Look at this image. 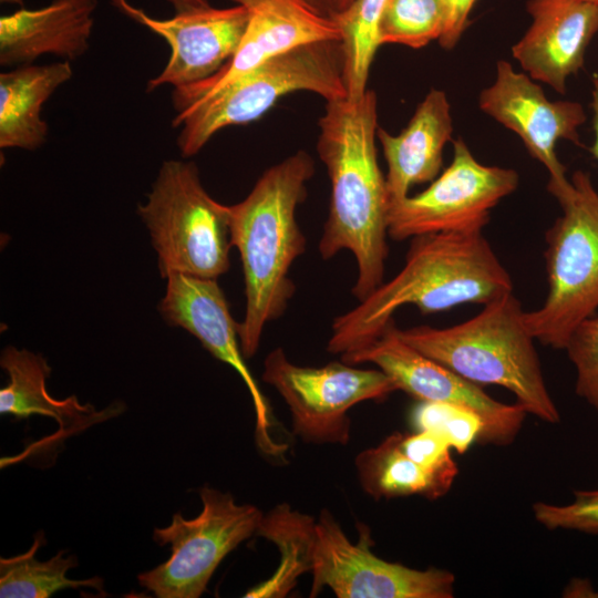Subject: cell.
<instances>
[{
    "mask_svg": "<svg viewBox=\"0 0 598 598\" xmlns=\"http://www.w3.org/2000/svg\"><path fill=\"white\" fill-rule=\"evenodd\" d=\"M324 2L327 12L330 16H334L348 9L349 6L353 2V0H324Z\"/></svg>",
    "mask_w": 598,
    "mask_h": 598,
    "instance_id": "e575fe53",
    "label": "cell"
},
{
    "mask_svg": "<svg viewBox=\"0 0 598 598\" xmlns=\"http://www.w3.org/2000/svg\"><path fill=\"white\" fill-rule=\"evenodd\" d=\"M316 93L327 101L348 96L341 40L296 47L258 65L214 95L176 114L177 145L184 157L197 154L220 130L262 116L280 97Z\"/></svg>",
    "mask_w": 598,
    "mask_h": 598,
    "instance_id": "8992f818",
    "label": "cell"
},
{
    "mask_svg": "<svg viewBox=\"0 0 598 598\" xmlns=\"http://www.w3.org/2000/svg\"><path fill=\"white\" fill-rule=\"evenodd\" d=\"M137 214L150 231L163 278L216 279L229 269V206L203 186L195 163L165 161Z\"/></svg>",
    "mask_w": 598,
    "mask_h": 598,
    "instance_id": "52a82bcc",
    "label": "cell"
},
{
    "mask_svg": "<svg viewBox=\"0 0 598 598\" xmlns=\"http://www.w3.org/2000/svg\"><path fill=\"white\" fill-rule=\"evenodd\" d=\"M473 318L447 328L419 326L399 336L422 354L475 384L511 391L527 413L551 424L560 413L546 386L536 341L514 292L485 305Z\"/></svg>",
    "mask_w": 598,
    "mask_h": 598,
    "instance_id": "277c9868",
    "label": "cell"
},
{
    "mask_svg": "<svg viewBox=\"0 0 598 598\" xmlns=\"http://www.w3.org/2000/svg\"><path fill=\"white\" fill-rule=\"evenodd\" d=\"M262 380L286 402L296 435L315 444H347L351 433L349 410L398 391L380 369H359L343 361L301 367L288 360L282 348L266 357Z\"/></svg>",
    "mask_w": 598,
    "mask_h": 598,
    "instance_id": "9c48e42d",
    "label": "cell"
},
{
    "mask_svg": "<svg viewBox=\"0 0 598 598\" xmlns=\"http://www.w3.org/2000/svg\"><path fill=\"white\" fill-rule=\"evenodd\" d=\"M398 437L400 447L411 460L452 487L458 468L452 457V447L444 437L425 430L398 432Z\"/></svg>",
    "mask_w": 598,
    "mask_h": 598,
    "instance_id": "f546056e",
    "label": "cell"
},
{
    "mask_svg": "<svg viewBox=\"0 0 598 598\" xmlns=\"http://www.w3.org/2000/svg\"><path fill=\"white\" fill-rule=\"evenodd\" d=\"M166 279V292L158 307L163 319L196 337L209 353L240 375L254 403L259 448L271 456L282 455L286 445L277 443L272 436L274 423L267 400L246 365L238 323L217 280L183 274Z\"/></svg>",
    "mask_w": 598,
    "mask_h": 598,
    "instance_id": "2e32d148",
    "label": "cell"
},
{
    "mask_svg": "<svg viewBox=\"0 0 598 598\" xmlns=\"http://www.w3.org/2000/svg\"><path fill=\"white\" fill-rule=\"evenodd\" d=\"M532 23L512 55L533 80L565 94L567 80L585 64L598 32V3L588 0H528Z\"/></svg>",
    "mask_w": 598,
    "mask_h": 598,
    "instance_id": "e0dca14e",
    "label": "cell"
},
{
    "mask_svg": "<svg viewBox=\"0 0 598 598\" xmlns=\"http://www.w3.org/2000/svg\"><path fill=\"white\" fill-rule=\"evenodd\" d=\"M176 13L187 12L210 7L208 0H168Z\"/></svg>",
    "mask_w": 598,
    "mask_h": 598,
    "instance_id": "836d02e7",
    "label": "cell"
},
{
    "mask_svg": "<svg viewBox=\"0 0 598 598\" xmlns=\"http://www.w3.org/2000/svg\"><path fill=\"white\" fill-rule=\"evenodd\" d=\"M588 1H591V2H596V3H598V0H588Z\"/></svg>",
    "mask_w": 598,
    "mask_h": 598,
    "instance_id": "8d00e7d4",
    "label": "cell"
},
{
    "mask_svg": "<svg viewBox=\"0 0 598 598\" xmlns=\"http://www.w3.org/2000/svg\"><path fill=\"white\" fill-rule=\"evenodd\" d=\"M412 421L419 431H431L444 437L460 454L478 442L483 431V421L475 412L443 402L420 401L412 412Z\"/></svg>",
    "mask_w": 598,
    "mask_h": 598,
    "instance_id": "4316f807",
    "label": "cell"
},
{
    "mask_svg": "<svg viewBox=\"0 0 598 598\" xmlns=\"http://www.w3.org/2000/svg\"><path fill=\"white\" fill-rule=\"evenodd\" d=\"M452 135L451 104L445 92L439 89L427 92L400 134L378 127L377 137L388 165V204L409 196L412 186L439 176L443 152Z\"/></svg>",
    "mask_w": 598,
    "mask_h": 598,
    "instance_id": "d6986e66",
    "label": "cell"
},
{
    "mask_svg": "<svg viewBox=\"0 0 598 598\" xmlns=\"http://www.w3.org/2000/svg\"><path fill=\"white\" fill-rule=\"evenodd\" d=\"M378 100L368 89L359 97L327 101L319 120L317 151L331 194L319 243L323 259L349 250L357 261L353 296L363 300L383 283L388 241L385 176L377 158Z\"/></svg>",
    "mask_w": 598,
    "mask_h": 598,
    "instance_id": "6da1fadb",
    "label": "cell"
},
{
    "mask_svg": "<svg viewBox=\"0 0 598 598\" xmlns=\"http://www.w3.org/2000/svg\"><path fill=\"white\" fill-rule=\"evenodd\" d=\"M354 464L361 487L375 499L414 495L436 499L451 488L402 451L398 432L360 452Z\"/></svg>",
    "mask_w": 598,
    "mask_h": 598,
    "instance_id": "603a6c76",
    "label": "cell"
},
{
    "mask_svg": "<svg viewBox=\"0 0 598 598\" xmlns=\"http://www.w3.org/2000/svg\"><path fill=\"white\" fill-rule=\"evenodd\" d=\"M576 370L575 391L598 412V317L582 321L564 349Z\"/></svg>",
    "mask_w": 598,
    "mask_h": 598,
    "instance_id": "83f0119b",
    "label": "cell"
},
{
    "mask_svg": "<svg viewBox=\"0 0 598 598\" xmlns=\"http://www.w3.org/2000/svg\"><path fill=\"white\" fill-rule=\"evenodd\" d=\"M513 292V281L483 230L411 238L402 269L358 306L334 318L327 350L344 354L377 338L403 306L422 313L485 305Z\"/></svg>",
    "mask_w": 598,
    "mask_h": 598,
    "instance_id": "7a4b0ae2",
    "label": "cell"
},
{
    "mask_svg": "<svg viewBox=\"0 0 598 598\" xmlns=\"http://www.w3.org/2000/svg\"><path fill=\"white\" fill-rule=\"evenodd\" d=\"M596 598H598V590L596 591Z\"/></svg>",
    "mask_w": 598,
    "mask_h": 598,
    "instance_id": "74e56055",
    "label": "cell"
},
{
    "mask_svg": "<svg viewBox=\"0 0 598 598\" xmlns=\"http://www.w3.org/2000/svg\"><path fill=\"white\" fill-rule=\"evenodd\" d=\"M370 534L351 543L334 516L323 509L316 523L310 597L323 587L339 598H452L454 575L430 567L415 569L375 556Z\"/></svg>",
    "mask_w": 598,
    "mask_h": 598,
    "instance_id": "7c38bea8",
    "label": "cell"
},
{
    "mask_svg": "<svg viewBox=\"0 0 598 598\" xmlns=\"http://www.w3.org/2000/svg\"><path fill=\"white\" fill-rule=\"evenodd\" d=\"M444 25L442 0H386L378 27L379 43L420 49L439 40Z\"/></svg>",
    "mask_w": 598,
    "mask_h": 598,
    "instance_id": "484cf974",
    "label": "cell"
},
{
    "mask_svg": "<svg viewBox=\"0 0 598 598\" xmlns=\"http://www.w3.org/2000/svg\"><path fill=\"white\" fill-rule=\"evenodd\" d=\"M134 21L162 37L171 55L162 72L151 79L146 91L164 85L174 89L203 82L228 63L238 50L248 23V11L240 4L213 7L155 19L127 0H110Z\"/></svg>",
    "mask_w": 598,
    "mask_h": 598,
    "instance_id": "9a60e30c",
    "label": "cell"
},
{
    "mask_svg": "<svg viewBox=\"0 0 598 598\" xmlns=\"http://www.w3.org/2000/svg\"><path fill=\"white\" fill-rule=\"evenodd\" d=\"M478 106L520 138L529 155L548 172V181L567 178L556 146L561 140L580 144L579 127L587 120L580 103L549 100L537 81L499 60L493 83L480 93Z\"/></svg>",
    "mask_w": 598,
    "mask_h": 598,
    "instance_id": "5bb4252c",
    "label": "cell"
},
{
    "mask_svg": "<svg viewBox=\"0 0 598 598\" xmlns=\"http://www.w3.org/2000/svg\"><path fill=\"white\" fill-rule=\"evenodd\" d=\"M97 0H52L40 9H20L0 18V64H32L43 54L66 61L90 45Z\"/></svg>",
    "mask_w": 598,
    "mask_h": 598,
    "instance_id": "ac0fdd59",
    "label": "cell"
},
{
    "mask_svg": "<svg viewBox=\"0 0 598 598\" xmlns=\"http://www.w3.org/2000/svg\"><path fill=\"white\" fill-rule=\"evenodd\" d=\"M316 520L308 514L277 505L264 515L257 535L274 542L281 553L274 575L246 592L247 598H281L297 585L298 578L312 569Z\"/></svg>",
    "mask_w": 598,
    "mask_h": 598,
    "instance_id": "7402d4cb",
    "label": "cell"
},
{
    "mask_svg": "<svg viewBox=\"0 0 598 598\" xmlns=\"http://www.w3.org/2000/svg\"><path fill=\"white\" fill-rule=\"evenodd\" d=\"M73 75L70 61L25 64L0 74V147L33 151L43 145V104Z\"/></svg>",
    "mask_w": 598,
    "mask_h": 598,
    "instance_id": "44dd1931",
    "label": "cell"
},
{
    "mask_svg": "<svg viewBox=\"0 0 598 598\" xmlns=\"http://www.w3.org/2000/svg\"><path fill=\"white\" fill-rule=\"evenodd\" d=\"M566 505L537 502L533 505L536 520L548 529H568L598 534V488L574 492Z\"/></svg>",
    "mask_w": 598,
    "mask_h": 598,
    "instance_id": "f1b7e54d",
    "label": "cell"
},
{
    "mask_svg": "<svg viewBox=\"0 0 598 598\" xmlns=\"http://www.w3.org/2000/svg\"><path fill=\"white\" fill-rule=\"evenodd\" d=\"M248 11V23L231 60L212 78L175 87L172 104L179 114L214 95L269 59L296 47L341 40L338 22L303 0H230Z\"/></svg>",
    "mask_w": 598,
    "mask_h": 598,
    "instance_id": "4fadbf2b",
    "label": "cell"
},
{
    "mask_svg": "<svg viewBox=\"0 0 598 598\" xmlns=\"http://www.w3.org/2000/svg\"><path fill=\"white\" fill-rule=\"evenodd\" d=\"M590 107L592 111V131H594V142L590 146V153L592 157L598 162V78L594 80Z\"/></svg>",
    "mask_w": 598,
    "mask_h": 598,
    "instance_id": "d6a6232c",
    "label": "cell"
},
{
    "mask_svg": "<svg viewBox=\"0 0 598 598\" xmlns=\"http://www.w3.org/2000/svg\"><path fill=\"white\" fill-rule=\"evenodd\" d=\"M202 512L193 519L179 513L153 538L171 545V556L137 576L140 585L158 598H197L220 561L240 543L257 534L264 514L251 504H237L230 493L204 486Z\"/></svg>",
    "mask_w": 598,
    "mask_h": 598,
    "instance_id": "ba28073f",
    "label": "cell"
},
{
    "mask_svg": "<svg viewBox=\"0 0 598 598\" xmlns=\"http://www.w3.org/2000/svg\"><path fill=\"white\" fill-rule=\"evenodd\" d=\"M340 357L352 365L375 364L396 390L419 401L450 403L475 412L483 421L478 440L482 444L513 443L527 414L517 402L506 404L494 400L478 384L415 350L399 336L393 319L369 343Z\"/></svg>",
    "mask_w": 598,
    "mask_h": 598,
    "instance_id": "8fae6325",
    "label": "cell"
},
{
    "mask_svg": "<svg viewBox=\"0 0 598 598\" xmlns=\"http://www.w3.org/2000/svg\"><path fill=\"white\" fill-rule=\"evenodd\" d=\"M561 213L546 230L547 293L540 308L525 311L535 340L565 349L576 328L598 310V188L590 175L548 181Z\"/></svg>",
    "mask_w": 598,
    "mask_h": 598,
    "instance_id": "5b68a950",
    "label": "cell"
},
{
    "mask_svg": "<svg viewBox=\"0 0 598 598\" xmlns=\"http://www.w3.org/2000/svg\"><path fill=\"white\" fill-rule=\"evenodd\" d=\"M513 168L478 162L463 138L453 142L451 164L423 192L388 204V234L394 240L419 235L483 230L492 209L513 194Z\"/></svg>",
    "mask_w": 598,
    "mask_h": 598,
    "instance_id": "30bf717a",
    "label": "cell"
},
{
    "mask_svg": "<svg viewBox=\"0 0 598 598\" xmlns=\"http://www.w3.org/2000/svg\"><path fill=\"white\" fill-rule=\"evenodd\" d=\"M45 544L43 532H38L32 546L23 554L0 559L1 598H48L65 588H94L105 596L100 577L70 579L69 570L78 566L74 555L64 556L62 549L48 560H38L37 551Z\"/></svg>",
    "mask_w": 598,
    "mask_h": 598,
    "instance_id": "cb8c5ba5",
    "label": "cell"
},
{
    "mask_svg": "<svg viewBox=\"0 0 598 598\" xmlns=\"http://www.w3.org/2000/svg\"><path fill=\"white\" fill-rule=\"evenodd\" d=\"M386 0H353L343 12L332 16L338 22L346 56V82L350 97L361 96L372 61L380 47L378 27Z\"/></svg>",
    "mask_w": 598,
    "mask_h": 598,
    "instance_id": "d4e9b609",
    "label": "cell"
},
{
    "mask_svg": "<svg viewBox=\"0 0 598 598\" xmlns=\"http://www.w3.org/2000/svg\"><path fill=\"white\" fill-rule=\"evenodd\" d=\"M445 8V25L439 44L444 50H452L462 39L468 27L470 14L476 0H442Z\"/></svg>",
    "mask_w": 598,
    "mask_h": 598,
    "instance_id": "4dcf8cb0",
    "label": "cell"
},
{
    "mask_svg": "<svg viewBox=\"0 0 598 598\" xmlns=\"http://www.w3.org/2000/svg\"><path fill=\"white\" fill-rule=\"evenodd\" d=\"M313 173L311 156L299 151L266 169L250 193L229 206L231 244L245 282V315L238 323L245 358L256 354L265 327L283 315L296 291L289 271L307 245L296 210Z\"/></svg>",
    "mask_w": 598,
    "mask_h": 598,
    "instance_id": "3957f363",
    "label": "cell"
},
{
    "mask_svg": "<svg viewBox=\"0 0 598 598\" xmlns=\"http://www.w3.org/2000/svg\"><path fill=\"white\" fill-rule=\"evenodd\" d=\"M303 1L307 2L309 6H311L313 9H316V10L322 12V13L329 14L327 12L324 0H303Z\"/></svg>",
    "mask_w": 598,
    "mask_h": 598,
    "instance_id": "d590c367",
    "label": "cell"
},
{
    "mask_svg": "<svg viewBox=\"0 0 598 598\" xmlns=\"http://www.w3.org/2000/svg\"><path fill=\"white\" fill-rule=\"evenodd\" d=\"M1 368L9 375V383L0 390V412L18 419L38 414L53 419L59 425V436L78 434L93 424L120 414V402L97 411L94 405L79 402L75 395L58 400L47 390L51 368L45 358L27 349L9 346L0 358Z\"/></svg>",
    "mask_w": 598,
    "mask_h": 598,
    "instance_id": "ffe728a7",
    "label": "cell"
},
{
    "mask_svg": "<svg viewBox=\"0 0 598 598\" xmlns=\"http://www.w3.org/2000/svg\"><path fill=\"white\" fill-rule=\"evenodd\" d=\"M564 597H585L596 598V591L592 589L588 579L573 578L563 591Z\"/></svg>",
    "mask_w": 598,
    "mask_h": 598,
    "instance_id": "1f68e13d",
    "label": "cell"
}]
</instances>
